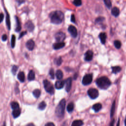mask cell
<instances>
[{
	"mask_svg": "<svg viewBox=\"0 0 126 126\" xmlns=\"http://www.w3.org/2000/svg\"><path fill=\"white\" fill-rule=\"evenodd\" d=\"M73 4L76 7H79L82 5V2L80 0H75V1L73 2Z\"/></svg>",
	"mask_w": 126,
	"mask_h": 126,
	"instance_id": "36",
	"label": "cell"
},
{
	"mask_svg": "<svg viewBox=\"0 0 126 126\" xmlns=\"http://www.w3.org/2000/svg\"><path fill=\"white\" fill-rule=\"evenodd\" d=\"M15 18L16 19V29L15 31L16 32H19L21 30V24L20 20L17 16H15Z\"/></svg>",
	"mask_w": 126,
	"mask_h": 126,
	"instance_id": "14",
	"label": "cell"
},
{
	"mask_svg": "<svg viewBox=\"0 0 126 126\" xmlns=\"http://www.w3.org/2000/svg\"><path fill=\"white\" fill-rule=\"evenodd\" d=\"M26 47L30 51H32L35 46V42L33 39H29L26 43Z\"/></svg>",
	"mask_w": 126,
	"mask_h": 126,
	"instance_id": "12",
	"label": "cell"
},
{
	"mask_svg": "<svg viewBox=\"0 0 126 126\" xmlns=\"http://www.w3.org/2000/svg\"><path fill=\"white\" fill-rule=\"evenodd\" d=\"M45 126H55L54 124L53 123H52V122H48V123H47L45 125Z\"/></svg>",
	"mask_w": 126,
	"mask_h": 126,
	"instance_id": "42",
	"label": "cell"
},
{
	"mask_svg": "<svg viewBox=\"0 0 126 126\" xmlns=\"http://www.w3.org/2000/svg\"><path fill=\"white\" fill-rule=\"evenodd\" d=\"M125 126H126V117L125 120Z\"/></svg>",
	"mask_w": 126,
	"mask_h": 126,
	"instance_id": "49",
	"label": "cell"
},
{
	"mask_svg": "<svg viewBox=\"0 0 126 126\" xmlns=\"http://www.w3.org/2000/svg\"><path fill=\"white\" fill-rule=\"evenodd\" d=\"M35 126L34 124H33V123H30V124H28V125H27V126Z\"/></svg>",
	"mask_w": 126,
	"mask_h": 126,
	"instance_id": "46",
	"label": "cell"
},
{
	"mask_svg": "<svg viewBox=\"0 0 126 126\" xmlns=\"http://www.w3.org/2000/svg\"><path fill=\"white\" fill-rule=\"evenodd\" d=\"M107 38L106 34L105 33H102L99 35V38L101 40V41L102 44H105L106 42V39Z\"/></svg>",
	"mask_w": 126,
	"mask_h": 126,
	"instance_id": "16",
	"label": "cell"
},
{
	"mask_svg": "<svg viewBox=\"0 0 126 126\" xmlns=\"http://www.w3.org/2000/svg\"><path fill=\"white\" fill-rule=\"evenodd\" d=\"M71 21L72 23H75V16L74 14H72L71 15Z\"/></svg>",
	"mask_w": 126,
	"mask_h": 126,
	"instance_id": "40",
	"label": "cell"
},
{
	"mask_svg": "<svg viewBox=\"0 0 126 126\" xmlns=\"http://www.w3.org/2000/svg\"><path fill=\"white\" fill-rule=\"evenodd\" d=\"M112 72L113 73H115V74H116V73L119 72L121 70V67L119 66H116V67H111Z\"/></svg>",
	"mask_w": 126,
	"mask_h": 126,
	"instance_id": "27",
	"label": "cell"
},
{
	"mask_svg": "<svg viewBox=\"0 0 126 126\" xmlns=\"http://www.w3.org/2000/svg\"><path fill=\"white\" fill-rule=\"evenodd\" d=\"M5 11H6V24L7 26L8 27V30L10 29V17H9V15L8 13V12L7 11L6 9H5Z\"/></svg>",
	"mask_w": 126,
	"mask_h": 126,
	"instance_id": "21",
	"label": "cell"
},
{
	"mask_svg": "<svg viewBox=\"0 0 126 126\" xmlns=\"http://www.w3.org/2000/svg\"><path fill=\"white\" fill-rule=\"evenodd\" d=\"M111 14L115 17H117L120 14V10L117 7H114L111 9Z\"/></svg>",
	"mask_w": 126,
	"mask_h": 126,
	"instance_id": "20",
	"label": "cell"
},
{
	"mask_svg": "<svg viewBox=\"0 0 126 126\" xmlns=\"http://www.w3.org/2000/svg\"><path fill=\"white\" fill-rule=\"evenodd\" d=\"M0 17H1V22H2V21H3L4 17V15L2 13H1V14H0Z\"/></svg>",
	"mask_w": 126,
	"mask_h": 126,
	"instance_id": "43",
	"label": "cell"
},
{
	"mask_svg": "<svg viewBox=\"0 0 126 126\" xmlns=\"http://www.w3.org/2000/svg\"><path fill=\"white\" fill-rule=\"evenodd\" d=\"M18 2L19 3V4H21V3H24L25 2H24V1H18Z\"/></svg>",
	"mask_w": 126,
	"mask_h": 126,
	"instance_id": "47",
	"label": "cell"
},
{
	"mask_svg": "<svg viewBox=\"0 0 126 126\" xmlns=\"http://www.w3.org/2000/svg\"><path fill=\"white\" fill-rule=\"evenodd\" d=\"M105 18L103 17H99L96 19V22L97 23H100L102 22L104 20Z\"/></svg>",
	"mask_w": 126,
	"mask_h": 126,
	"instance_id": "38",
	"label": "cell"
},
{
	"mask_svg": "<svg viewBox=\"0 0 126 126\" xmlns=\"http://www.w3.org/2000/svg\"><path fill=\"white\" fill-rule=\"evenodd\" d=\"M68 31L73 38H76L77 35V31L76 28L73 25H70L68 28Z\"/></svg>",
	"mask_w": 126,
	"mask_h": 126,
	"instance_id": "8",
	"label": "cell"
},
{
	"mask_svg": "<svg viewBox=\"0 0 126 126\" xmlns=\"http://www.w3.org/2000/svg\"><path fill=\"white\" fill-rule=\"evenodd\" d=\"M33 95L36 98H39L41 94V91L39 89H35V90L33 92Z\"/></svg>",
	"mask_w": 126,
	"mask_h": 126,
	"instance_id": "28",
	"label": "cell"
},
{
	"mask_svg": "<svg viewBox=\"0 0 126 126\" xmlns=\"http://www.w3.org/2000/svg\"><path fill=\"white\" fill-rule=\"evenodd\" d=\"M20 114H21V110L20 109L13 110V111H12V114L14 118H17L18 117H19L20 116Z\"/></svg>",
	"mask_w": 126,
	"mask_h": 126,
	"instance_id": "24",
	"label": "cell"
},
{
	"mask_svg": "<svg viewBox=\"0 0 126 126\" xmlns=\"http://www.w3.org/2000/svg\"><path fill=\"white\" fill-rule=\"evenodd\" d=\"M46 106V104L44 102H41L38 106V108L41 110H44Z\"/></svg>",
	"mask_w": 126,
	"mask_h": 126,
	"instance_id": "29",
	"label": "cell"
},
{
	"mask_svg": "<svg viewBox=\"0 0 126 126\" xmlns=\"http://www.w3.org/2000/svg\"><path fill=\"white\" fill-rule=\"evenodd\" d=\"M65 85V81H63V80H58L57 81L55 84V88L57 89H61L63 87H64Z\"/></svg>",
	"mask_w": 126,
	"mask_h": 126,
	"instance_id": "13",
	"label": "cell"
},
{
	"mask_svg": "<svg viewBox=\"0 0 126 126\" xmlns=\"http://www.w3.org/2000/svg\"><path fill=\"white\" fill-rule=\"evenodd\" d=\"M120 126V120L119 119L118 121V123H117V126Z\"/></svg>",
	"mask_w": 126,
	"mask_h": 126,
	"instance_id": "48",
	"label": "cell"
},
{
	"mask_svg": "<svg viewBox=\"0 0 126 126\" xmlns=\"http://www.w3.org/2000/svg\"><path fill=\"white\" fill-rule=\"evenodd\" d=\"M66 102L65 99L63 98L57 106L55 110V113L58 117L62 118L64 116L66 106Z\"/></svg>",
	"mask_w": 126,
	"mask_h": 126,
	"instance_id": "3",
	"label": "cell"
},
{
	"mask_svg": "<svg viewBox=\"0 0 126 126\" xmlns=\"http://www.w3.org/2000/svg\"><path fill=\"white\" fill-rule=\"evenodd\" d=\"M93 57V52L91 50L87 51L84 55V59L86 61H90L92 60Z\"/></svg>",
	"mask_w": 126,
	"mask_h": 126,
	"instance_id": "11",
	"label": "cell"
},
{
	"mask_svg": "<svg viewBox=\"0 0 126 126\" xmlns=\"http://www.w3.org/2000/svg\"><path fill=\"white\" fill-rule=\"evenodd\" d=\"M44 88L46 92L50 94H54V88L51 83L48 80L45 79L43 81Z\"/></svg>",
	"mask_w": 126,
	"mask_h": 126,
	"instance_id": "4",
	"label": "cell"
},
{
	"mask_svg": "<svg viewBox=\"0 0 126 126\" xmlns=\"http://www.w3.org/2000/svg\"><path fill=\"white\" fill-rule=\"evenodd\" d=\"M88 96L92 99H96L98 97L99 93L97 89L94 88L89 89L87 92Z\"/></svg>",
	"mask_w": 126,
	"mask_h": 126,
	"instance_id": "5",
	"label": "cell"
},
{
	"mask_svg": "<svg viewBox=\"0 0 126 126\" xmlns=\"http://www.w3.org/2000/svg\"><path fill=\"white\" fill-rule=\"evenodd\" d=\"M67 111L71 113V112L73 109H74V104H73V102H70L69 103V104L67 105Z\"/></svg>",
	"mask_w": 126,
	"mask_h": 126,
	"instance_id": "25",
	"label": "cell"
},
{
	"mask_svg": "<svg viewBox=\"0 0 126 126\" xmlns=\"http://www.w3.org/2000/svg\"><path fill=\"white\" fill-rule=\"evenodd\" d=\"M56 76L58 79L61 80L63 77V73L60 70H58L56 72Z\"/></svg>",
	"mask_w": 126,
	"mask_h": 126,
	"instance_id": "23",
	"label": "cell"
},
{
	"mask_svg": "<svg viewBox=\"0 0 126 126\" xmlns=\"http://www.w3.org/2000/svg\"><path fill=\"white\" fill-rule=\"evenodd\" d=\"M63 62V60L62 59V58L61 57H59L58 58H56L54 60V63L55 64H56L57 66H60L62 64V63Z\"/></svg>",
	"mask_w": 126,
	"mask_h": 126,
	"instance_id": "30",
	"label": "cell"
},
{
	"mask_svg": "<svg viewBox=\"0 0 126 126\" xmlns=\"http://www.w3.org/2000/svg\"><path fill=\"white\" fill-rule=\"evenodd\" d=\"M18 67L17 66L14 65L12 66V72L14 75H16V72L18 70Z\"/></svg>",
	"mask_w": 126,
	"mask_h": 126,
	"instance_id": "34",
	"label": "cell"
},
{
	"mask_svg": "<svg viewBox=\"0 0 126 126\" xmlns=\"http://www.w3.org/2000/svg\"><path fill=\"white\" fill-rule=\"evenodd\" d=\"M115 101H114L112 105L111 111H110V116H111V117H112L113 116L115 112Z\"/></svg>",
	"mask_w": 126,
	"mask_h": 126,
	"instance_id": "31",
	"label": "cell"
},
{
	"mask_svg": "<svg viewBox=\"0 0 126 126\" xmlns=\"http://www.w3.org/2000/svg\"><path fill=\"white\" fill-rule=\"evenodd\" d=\"M10 106H11L12 109H13V110L19 109V105L18 103L17 102H12L11 103H10Z\"/></svg>",
	"mask_w": 126,
	"mask_h": 126,
	"instance_id": "26",
	"label": "cell"
},
{
	"mask_svg": "<svg viewBox=\"0 0 126 126\" xmlns=\"http://www.w3.org/2000/svg\"><path fill=\"white\" fill-rule=\"evenodd\" d=\"M35 78V73L33 70H31L28 75V79L29 81L34 80Z\"/></svg>",
	"mask_w": 126,
	"mask_h": 126,
	"instance_id": "19",
	"label": "cell"
},
{
	"mask_svg": "<svg viewBox=\"0 0 126 126\" xmlns=\"http://www.w3.org/2000/svg\"><path fill=\"white\" fill-rule=\"evenodd\" d=\"M7 39H8V37H7V35L6 34H4L2 35V40L4 41H6L7 40Z\"/></svg>",
	"mask_w": 126,
	"mask_h": 126,
	"instance_id": "41",
	"label": "cell"
},
{
	"mask_svg": "<svg viewBox=\"0 0 126 126\" xmlns=\"http://www.w3.org/2000/svg\"><path fill=\"white\" fill-rule=\"evenodd\" d=\"M65 81V84H66L65 90L66 92H69L71 88L72 78L71 77H69Z\"/></svg>",
	"mask_w": 126,
	"mask_h": 126,
	"instance_id": "9",
	"label": "cell"
},
{
	"mask_svg": "<svg viewBox=\"0 0 126 126\" xmlns=\"http://www.w3.org/2000/svg\"><path fill=\"white\" fill-rule=\"evenodd\" d=\"M25 27L27 29V31L30 32H33L34 30L35 25L31 21L29 20L28 22L26 23L25 25Z\"/></svg>",
	"mask_w": 126,
	"mask_h": 126,
	"instance_id": "10",
	"label": "cell"
},
{
	"mask_svg": "<svg viewBox=\"0 0 126 126\" xmlns=\"http://www.w3.org/2000/svg\"><path fill=\"white\" fill-rule=\"evenodd\" d=\"M114 123H115V120L113 119L112 120V121L111 122V123H110L109 126H114Z\"/></svg>",
	"mask_w": 126,
	"mask_h": 126,
	"instance_id": "44",
	"label": "cell"
},
{
	"mask_svg": "<svg viewBox=\"0 0 126 126\" xmlns=\"http://www.w3.org/2000/svg\"><path fill=\"white\" fill-rule=\"evenodd\" d=\"M15 44V36L14 35H12L11 39V47L12 48H13Z\"/></svg>",
	"mask_w": 126,
	"mask_h": 126,
	"instance_id": "33",
	"label": "cell"
},
{
	"mask_svg": "<svg viewBox=\"0 0 126 126\" xmlns=\"http://www.w3.org/2000/svg\"><path fill=\"white\" fill-rule=\"evenodd\" d=\"M114 44L115 47L117 49L120 48L121 47V42L119 40H118L114 41Z\"/></svg>",
	"mask_w": 126,
	"mask_h": 126,
	"instance_id": "32",
	"label": "cell"
},
{
	"mask_svg": "<svg viewBox=\"0 0 126 126\" xmlns=\"http://www.w3.org/2000/svg\"><path fill=\"white\" fill-rule=\"evenodd\" d=\"M77 76H78L77 73H75V74L74 75V76H73V79L76 80L77 78Z\"/></svg>",
	"mask_w": 126,
	"mask_h": 126,
	"instance_id": "45",
	"label": "cell"
},
{
	"mask_svg": "<svg viewBox=\"0 0 126 126\" xmlns=\"http://www.w3.org/2000/svg\"><path fill=\"white\" fill-rule=\"evenodd\" d=\"M17 78L18 79V80L21 82H24L25 81V79L24 73L22 71L19 72L17 75Z\"/></svg>",
	"mask_w": 126,
	"mask_h": 126,
	"instance_id": "18",
	"label": "cell"
},
{
	"mask_svg": "<svg viewBox=\"0 0 126 126\" xmlns=\"http://www.w3.org/2000/svg\"><path fill=\"white\" fill-rule=\"evenodd\" d=\"M92 108L96 112H98L102 108V105L99 103H96L93 105Z\"/></svg>",
	"mask_w": 126,
	"mask_h": 126,
	"instance_id": "17",
	"label": "cell"
},
{
	"mask_svg": "<svg viewBox=\"0 0 126 126\" xmlns=\"http://www.w3.org/2000/svg\"><path fill=\"white\" fill-rule=\"evenodd\" d=\"M65 46V43L64 42H62V43H55L53 45V48L55 50H58L60 49H61L63 48Z\"/></svg>",
	"mask_w": 126,
	"mask_h": 126,
	"instance_id": "15",
	"label": "cell"
},
{
	"mask_svg": "<svg viewBox=\"0 0 126 126\" xmlns=\"http://www.w3.org/2000/svg\"><path fill=\"white\" fill-rule=\"evenodd\" d=\"M104 3L106 4V6L108 8H110L112 6V4H111V2L109 0H104Z\"/></svg>",
	"mask_w": 126,
	"mask_h": 126,
	"instance_id": "35",
	"label": "cell"
},
{
	"mask_svg": "<svg viewBox=\"0 0 126 126\" xmlns=\"http://www.w3.org/2000/svg\"><path fill=\"white\" fill-rule=\"evenodd\" d=\"M3 126H6V123H4V124H3Z\"/></svg>",
	"mask_w": 126,
	"mask_h": 126,
	"instance_id": "50",
	"label": "cell"
},
{
	"mask_svg": "<svg viewBox=\"0 0 126 126\" xmlns=\"http://www.w3.org/2000/svg\"><path fill=\"white\" fill-rule=\"evenodd\" d=\"M96 83L98 87L103 90H106L111 84V81L106 76H102L98 78Z\"/></svg>",
	"mask_w": 126,
	"mask_h": 126,
	"instance_id": "2",
	"label": "cell"
},
{
	"mask_svg": "<svg viewBox=\"0 0 126 126\" xmlns=\"http://www.w3.org/2000/svg\"><path fill=\"white\" fill-rule=\"evenodd\" d=\"M26 34H27V32H26V31H25V32H21V33L20 34V35H19V38L18 39H21V38H22L24 35H25Z\"/></svg>",
	"mask_w": 126,
	"mask_h": 126,
	"instance_id": "39",
	"label": "cell"
},
{
	"mask_svg": "<svg viewBox=\"0 0 126 126\" xmlns=\"http://www.w3.org/2000/svg\"><path fill=\"white\" fill-rule=\"evenodd\" d=\"M66 34L62 32H59L55 35V39L58 43H62L66 39Z\"/></svg>",
	"mask_w": 126,
	"mask_h": 126,
	"instance_id": "7",
	"label": "cell"
},
{
	"mask_svg": "<svg viewBox=\"0 0 126 126\" xmlns=\"http://www.w3.org/2000/svg\"><path fill=\"white\" fill-rule=\"evenodd\" d=\"M93 80L92 74H87L83 77L82 83L84 85H88L90 84Z\"/></svg>",
	"mask_w": 126,
	"mask_h": 126,
	"instance_id": "6",
	"label": "cell"
},
{
	"mask_svg": "<svg viewBox=\"0 0 126 126\" xmlns=\"http://www.w3.org/2000/svg\"><path fill=\"white\" fill-rule=\"evenodd\" d=\"M83 125V122L81 120H76L73 121L71 126H82Z\"/></svg>",
	"mask_w": 126,
	"mask_h": 126,
	"instance_id": "22",
	"label": "cell"
},
{
	"mask_svg": "<svg viewBox=\"0 0 126 126\" xmlns=\"http://www.w3.org/2000/svg\"><path fill=\"white\" fill-rule=\"evenodd\" d=\"M63 126H65V123L64 124V125H63Z\"/></svg>",
	"mask_w": 126,
	"mask_h": 126,
	"instance_id": "51",
	"label": "cell"
},
{
	"mask_svg": "<svg viewBox=\"0 0 126 126\" xmlns=\"http://www.w3.org/2000/svg\"><path fill=\"white\" fill-rule=\"evenodd\" d=\"M49 75L52 79H54L55 78V73L53 69H51L49 71Z\"/></svg>",
	"mask_w": 126,
	"mask_h": 126,
	"instance_id": "37",
	"label": "cell"
},
{
	"mask_svg": "<svg viewBox=\"0 0 126 126\" xmlns=\"http://www.w3.org/2000/svg\"><path fill=\"white\" fill-rule=\"evenodd\" d=\"M49 17L51 23L54 24H60L64 20V15L62 12L56 10L50 13Z\"/></svg>",
	"mask_w": 126,
	"mask_h": 126,
	"instance_id": "1",
	"label": "cell"
}]
</instances>
